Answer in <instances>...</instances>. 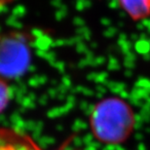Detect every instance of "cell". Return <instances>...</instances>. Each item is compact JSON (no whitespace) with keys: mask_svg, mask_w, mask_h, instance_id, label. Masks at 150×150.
Returning a JSON list of instances; mask_svg holds the SVG:
<instances>
[{"mask_svg":"<svg viewBox=\"0 0 150 150\" xmlns=\"http://www.w3.org/2000/svg\"><path fill=\"white\" fill-rule=\"evenodd\" d=\"M30 62V38L25 32H0V78L9 81L22 77Z\"/></svg>","mask_w":150,"mask_h":150,"instance_id":"cell-2","label":"cell"},{"mask_svg":"<svg viewBox=\"0 0 150 150\" xmlns=\"http://www.w3.org/2000/svg\"><path fill=\"white\" fill-rule=\"evenodd\" d=\"M12 98V90L8 81L0 78V113L7 108Z\"/></svg>","mask_w":150,"mask_h":150,"instance_id":"cell-5","label":"cell"},{"mask_svg":"<svg viewBox=\"0 0 150 150\" xmlns=\"http://www.w3.org/2000/svg\"><path fill=\"white\" fill-rule=\"evenodd\" d=\"M123 10L133 21H142L150 17V0H117Z\"/></svg>","mask_w":150,"mask_h":150,"instance_id":"cell-4","label":"cell"},{"mask_svg":"<svg viewBox=\"0 0 150 150\" xmlns=\"http://www.w3.org/2000/svg\"><path fill=\"white\" fill-rule=\"evenodd\" d=\"M0 150H42L30 136L10 127H0Z\"/></svg>","mask_w":150,"mask_h":150,"instance_id":"cell-3","label":"cell"},{"mask_svg":"<svg viewBox=\"0 0 150 150\" xmlns=\"http://www.w3.org/2000/svg\"><path fill=\"white\" fill-rule=\"evenodd\" d=\"M134 122L130 104L116 97L106 98L98 103L90 116L94 137L106 144L124 142L133 133Z\"/></svg>","mask_w":150,"mask_h":150,"instance_id":"cell-1","label":"cell"}]
</instances>
